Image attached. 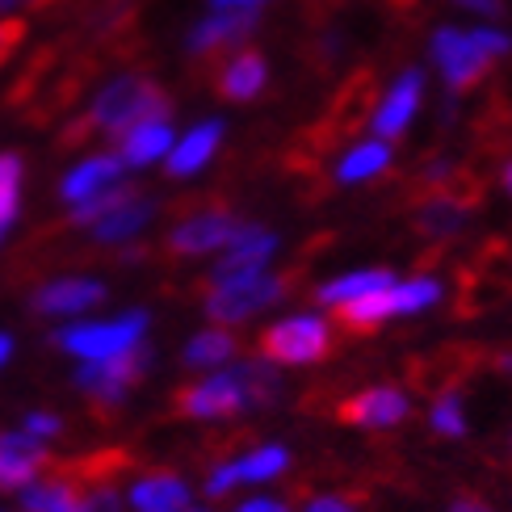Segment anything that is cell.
<instances>
[{
    "label": "cell",
    "mask_w": 512,
    "mask_h": 512,
    "mask_svg": "<svg viewBox=\"0 0 512 512\" xmlns=\"http://www.w3.org/2000/svg\"><path fill=\"white\" fill-rule=\"evenodd\" d=\"M433 429H437L441 437H462V433H466V416H462V399H458V391L433 399Z\"/></svg>",
    "instance_id": "obj_31"
},
{
    "label": "cell",
    "mask_w": 512,
    "mask_h": 512,
    "mask_svg": "<svg viewBox=\"0 0 512 512\" xmlns=\"http://www.w3.org/2000/svg\"><path fill=\"white\" fill-rule=\"evenodd\" d=\"M59 433H63V420H59V416H51V412H30V416H26V437L51 441V437H59Z\"/></svg>",
    "instance_id": "obj_33"
},
{
    "label": "cell",
    "mask_w": 512,
    "mask_h": 512,
    "mask_svg": "<svg viewBox=\"0 0 512 512\" xmlns=\"http://www.w3.org/2000/svg\"><path fill=\"white\" fill-rule=\"evenodd\" d=\"M277 399V374L261 361L231 370V374H210L202 382H189L173 395L177 416L194 420H215V416H236L244 408H265Z\"/></svg>",
    "instance_id": "obj_3"
},
{
    "label": "cell",
    "mask_w": 512,
    "mask_h": 512,
    "mask_svg": "<svg viewBox=\"0 0 512 512\" xmlns=\"http://www.w3.org/2000/svg\"><path fill=\"white\" fill-rule=\"evenodd\" d=\"M219 9H252V5H261V0H215Z\"/></svg>",
    "instance_id": "obj_40"
},
{
    "label": "cell",
    "mask_w": 512,
    "mask_h": 512,
    "mask_svg": "<svg viewBox=\"0 0 512 512\" xmlns=\"http://www.w3.org/2000/svg\"><path fill=\"white\" fill-rule=\"evenodd\" d=\"M240 231H244V223L231 215V210H223V206L198 210V215H189L185 223L168 231V256H202V252L227 248Z\"/></svg>",
    "instance_id": "obj_10"
},
{
    "label": "cell",
    "mask_w": 512,
    "mask_h": 512,
    "mask_svg": "<svg viewBox=\"0 0 512 512\" xmlns=\"http://www.w3.org/2000/svg\"><path fill=\"white\" fill-rule=\"evenodd\" d=\"M122 160L118 156H93V160H84L76 164L68 177H63L59 185V198L68 202V206H80V202H89L97 194H105V189H114L122 181Z\"/></svg>",
    "instance_id": "obj_20"
},
{
    "label": "cell",
    "mask_w": 512,
    "mask_h": 512,
    "mask_svg": "<svg viewBox=\"0 0 512 512\" xmlns=\"http://www.w3.org/2000/svg\"><path fill=\"white\" fill-rule=\"evenodd\" d=\"M307 512H357L349 496H319L307 504Z\"/></svg>",
    "instance_id": "obj_35"
},
{
    "label": "cell",
    "mask_w": 512,
    "mask_h": 512,
    "mask_svg": "<svg viewBox=\"0 0 512 512\" xmlns=\"http://www.w3.org/2000/svg\"><path fill=\"white\" fill-rule=\"evenodd\" d=\"M273 248H277V240L269 236V231H261V227H248L244 223V231L236 240L227 244V256L215 265V273H210V282H227V277H248V273H261L265 269V261L273 256Z\"/></svg>",
    "instance_id": "obj_17"
},
{
    "label": "cell",
    "mask_w": 512,
    "mask_h": 512,
    "mask_svg": "<svg viewBox=\"0 0 512 512\" xmlns=\"http://www.w3.org/2000/svg\"><path fill=\"white\" fill-rule=\"evenodd\" d=\"M0 512H9V508H0Z\"/></svg>",
    "instance_id": "obj_44"
},
{
    "label": "cell",
    "mask_w": 512,
    "mask_h": 512,
    "mask_svg": "<svg viewBox=\"0 0 512 512\" xmlns=\"http://www.w3.org/2000/svg\"><path fill=\"white\" fill-rule=\"evenodd\" d=\"M286 466H290V454L282 445H256L252 454L231 462V471H236V483H265L273 475H282Z\"/></svg>",
    "instance_id": "obj_26"
},
{
    "label": "cell",
    "mask_w": 512,
    "mask_h": 512,
    "mask_svg": "<svg viewBox=\"0 0 512 512\" xmlns=\"http://www.w3.org/2000/svg\"><path fill=\"white\" fill-rule=\"evenodd\" d=\"M131 198H139V189L135 185H126V181H118L114 189H105V194H97V198H89V202H80V206H72V223L76 227H93V223H101L110 210H118L122 202H131Z\"/></svg>",
    "instance_id": "obj_29"
},
{
    "label": "cell",
    "mask_w": 512,
    "mask_h": 512,
    "mask_svg": "<svg viewBox=\"0 0 512 512\" xmlns=\"http://www.w3.org/2000/svg\"><path fill=\"white\" fill-rule=\"evenodd\" d=\"M437 298H441V286L433 277H412V282H391L374 294L353 298V303L332 307V319L340 324V332H349V336H374L387 319L424 311V307H433Z\"/></svg>",
    "instance_id": "obj_4"
},
{
    "label": "cell",
    "mask_w": 512,
    "mask_h": 512,
    "mask_svg": "<svg viewBox=\"0 0 512 512\" xmlns=\"http://www.w3.org/2000/svg\"><path fill=\"white\" fill-rule=\"evenodd\" d=\"M391 164V147L387 143H361V147H353V152L340 160V181H370V177H378L382 168Z\"/></svg>",
    "instance_id": "obj_28"
},
{
    "label": "cell",
    "mask_w": 512,
    "mask_h": 512,
    "mask_svg": "<svg viewBox=\"0 0 512 512\" xmlns=\"http://www.w3.org/2000/svg\"><path fill=\"white\" fill-rule=\"evenodd\" d=\"M336 416L357 429H395V424L408 416V395L399 387H370L357 391L336 408Z\"/></svg>",
    "instance_id": "obj_12"
},
{
    "label": "cell",
    "mask_w": 512,
    "mask_h": 512,
    "mask_svg": "<svg viewBox=\"0 0 512 512\" xmlns=\"http://www.w3.org/2000/svg\"><path fill=\"white\" fill-rule=\"evenodd\" d=\"M374 105H378V80H374V72L361 68V72H353L345 84H340V93L332 97L328 114L319 118L307 135H298V147H294L290 164L298 168V173L315 177L336 147L345 143L353 131L366 126V118L374 114Z\"/></svg>",
    "instance_id": "obj_2"
},
{
    "label": "cell",
    "mask_w": 512,
    "mask_h": 512,
    "mask_svg": "<svg viewBox=\"0 0 512 512\" xmlns=\"http://www.w3.org/2000/svg\"><path fill=\"white\" fill-rule=\"evenodd\" d=\"M9 353H13V336H9V332H0V366L9 361Z\"/></svg>",
    "instance_id": "obj_41"
},
{
    "label": "cell",
    "mask_w": 512,
    "mask_h": 512,
    "mask_svg": "<svg viewBox=\"0 0 512 512\" xmlns=\"http://www.w3.org/2000/svg\"><path fill=\"white\" fill-rule=\"evenodd\" d=\"M21 156L5 152L0 156V231H9V223L17 219V206H21Z\"/></svg>",
    "instance_id": "obj_30"
},
{
    "label": "cell",
    "mask_w": 512,
    "mask_h": 512,
    "mask_svg": "<svg viewBox=\"0 0 512 512\" xmlns=\"http://www.w3.org/2000/svg\"><path fill=\"white\" fill-rule=\"evenodd\" d=\"M105 298V286L93 277H63V282H47L42 290H34V311L42 315H80L97 307Z\"/></svg>",
    "instance_id": "obj_19"
},
{
    "label": "cell",
    "mask_w": 512,
    "mask_h": 512,
    "mask_svg": "<svg viewBox=\"0 0 512 512\" xmlns=\"http://www.w3.org/2000/svg\"><path fill=\"white\" fill-rule=\"evenodd\" d=\"M131 504H135V512H185L189 487L168 471H152L131 487Z\"/></svg>",
    "instance_id": "obj_21"
},
{
    "label": "cell",
    "mask_w": 512,
    "mask_h": 512,
    "mask_svg": "<svg viewBox=\"0 0 512 512\" xmlns=\"http://www.w3.org/2000/svg\"><path fill=\"white\" fill-rule=\"evenodd\" d=\"M391 282H395V277H391L387 269H361V273H345V277H336V282L319 286L315 298H319L324 307H340V303H353V298L374 294V290L391 286Z\"/></svg>",
    "instance_id": "obj_25"
},
{
    "label": "cell",
    "mask_w": 512,
    "mask_h": 512,
    "mask_svg": "<svg viewBox=\"0 0 512 512\" xmlns=\"http://www.w3.org/2000/svg\"><path fill=\"white\" fill-rule=\"evenodd\" d=\"M332 349V328L319 315H290L261 336V357L277 366H315V361L332 357Z\"/></svg>",
    "instance_id": "obj_6"
},
{
    "label": "cell",
    "mask_w": 512,
    "mask_h": 512,
    "mask_svg": "<svg viewBox=\"0 0 512 512\" xmlns=\"http://www.w3.org/2000/svg\"><path fill=\"white\" fill-rule=\"evenodd\" d=\"M231 353H236V336H231L227 328H210V332H198L194 340H189L185 366L210 370V366H219V361H227Z\"/></svg>",
    "instance_id": "obj_27"
},
{
    "label": "cell",
    "mask_w": 512,
    "mask_h": 512,
    "mask_svg": "<svg viewBox=\"0 0 512 512\" xmlns=\"http://www.w3.org/2000/svg\"><path fill=\"white\" fill-rule=\"evenodd\" d=\"M189 512H202V508H189Z\"/></svg>",
    "instance_id": "obj_43"
},
{
    "label": "cell",
    "mask_w": 512,
    "mask_h": 512,
    "mask_svg": "<svg viewBox=\"0 0 512 512\" xmlns=\"http://www.w3.org/2000/svg\"><path fill=\"white\" fill-rule=\"evenodd\" d=\"M236 512H290V508L277 504V500H248V504H240Z\"/></svg>",
    "instance_id": "obj_38"
},
{
    "label": "cell",
    "mask_w": 512,
    "mask_h": 512,
    "mask_svg": "<svg viewBox=\"0 0 512 512\" xmlns=\"http://www.w3.org/2000/svg\"><path fill=\"white\" fill-rule=\"evenodd\" d=\"M173 131H168V122H143L135 126V131H126L118 139V160L122 164H131V168H143V164H152L160 156L173 152Z\"/></svg>",
    "instance_id": "obj_23"
},
{
    "label": "cell",
    "mask_w": 512,
    "mask_h": 512,
    "mask_svg": "<svg viewBox=\"0 0 512 512\" xmlns=\"http://www.w3.org/2000/svg\"><path fill=\"white\" fill-rule=\"evenodd\" d=\"M265 80H269V68H265V55L261 51H236L231 59L219 63V72H215V89L219 97L227 101H252L256 93L265 89Z\"/></svg>",
    "instance_id": "obj_16"
},
{
    "label": "cell",
    "mask_w": 512,
    "mask_h": 512,
    "mask_svg": "<svg viewBox=\"0 0 512 512\" xmlns=\"http://www.w3.org/2000/svg\"><path fill=\"white\" fill-rule=\"evenodd\" d=\"M76 475V471H72ZM80 512H118V492L114 483H84Z\"/></svg>",
    "instance_id": "obj_32"
},
{
    "label": "cell",
    "mask_w": 512,
    "mask_h": 512,
    "mask_svg": "<svg viewBox=\"0 0 512 512\" xmlns=\"http://www.w3.org/2000/svg\"><path fill=\"white\" fill-rule=\"evenodd\" d=\"M51 466L47 445L26 433H0V492H21Z\"/></svg>",
    "instance_id": "obj_13"
},
{
    "label": "cell",
    "mask_w": 512,
    "mask_h": 512,
    "mask_svg": "<svg viewBox=\"0 0 512 512\" xmlns=\"http://www.w3.org/2000/svg\"><path fill=\"white\" fill-rule=\"evenodd\" d=\"M223 139V122H202L194 126L185 139L173 143V152H168V173L173 177H189L198 173V168H206V160L215 156V147Z\"/></svg>",
    "instance_id": "obj_22"
},
{
    "label": "cell",
    "mask_w": 512,
    "mask_h": 512,
    "mask_svg": "<svg viewBox=\"0 0 512 512\" xmlns=\"http://www.w3.org/2000/svg\"><path fill=\"white\" fill-rule=\"evenodd\" d=\"M508 47L512 42L500 30H441L433 38V59L454 93H471Z\"/></svg>",
    "instance_id": "obj_5"
},
{
    "label": "cell",
    "mask_w": 512,
    "mask_h": 512,
    "mask_svg": "<svg viewBox=\"0 0 512 512\" xmlns=\"http://www.w3.org/2000/svg\"><path fill=\"white\" fill-rule=\"evenodd\" d=\"M84 483L72 475V466H55V475H38L30 487H21L26 512H80Z\"/></svg>",
    "instance_id": "obj_15"
},
{
    "label": "cell",
    "mask_w": 512,
    "mask_h": 512,
    "mask_svg": "<svg viewBox=\"0 0 512 512\" xmlns=\"http://www.w3.org/2000/svg\"><path fill=\"white\" fill-rule=\"evenodd\" d=\"M450 512H492V508H487V500H479V496H471V492H462V496L450 504Z\"/></svg>",
    "instance_id": "obj_36"
},
{
    "label": "cell",
    "mask_w": 512,
    "mask_h": 512,
    "mask_svg": "<svg viewBox=\"0 0 512 512\" xmlns=\"http://www.w3.org/2000/svg\"><path fill=\"white\" fill-rule=\"evenodd\" d=\"M168 110H173V101H168V93L152 76H118L110 89L97 93L89 114L63 135V147H76L97 131L122 139L126 131H135L143 122H168Z\"/></svg>",
    "instance_id": "obj_1"
},
{
    "label": "cell",
    "mask_w": 512,
    "mask_h": 512,
    "mask_svg": "<svg viewBox=\"0 0 512 512\" xmlns=\"http://www.w3.org/2000/svg\"><path fill=\"white\" fill-rule=\"evenodd\" d=\"M21 38H26V21L21 17H0V63L21 47Z\"/></svg>",
    "instance_id": "obj_34"
},
{
    "label": "cell",
    "mask_w": 512,
    "mask_h": 512,
    "mask_svg": "<svg viewBox=\"0 0 512 512\" xmlns=\"http://www.w3.org/2000/svg\"><path fill=\"white\" fill-rule=\"evenodd\" d=\"M147 219H152V202L139 194L131 202H122L118 210H110L101 223H93V236H97V244H126L147 227Z\"/></svg>",
    "instance_id": "obj_24"
},
{
    "label": "cell",
    "mask_w": 512,
    "mask_h": 512,
    "mask_svg": "<svg viewBox=\"0 0 512 512\" xmlns=\"http://www.w3.org/2000/svg\"><path fill=\"white\" fill-rule=\"evenodd\" d=\"M454 5L475 9V13H483V17H500V13H504V9H500V0H454Z\"/></svg>",
    "instance_id": "obj_37"
},
{
    "label": "cell",
    "mask_w": 512,
    "mask_h": 512,
    "mask_svg": "<svg viewBox=\"0 0 512 512\" xmlns=\"http://www.w3.org/2000/svg\"><path fill=\"white\" fill-rule=\"evenodd\" d=\"M55 5V0H0V13H17V9H42Z\"/></svg>",
    "instance_id": "obj_39"
},
{
    "label": "cell",
    "mask_w": 512,
    "mask_h": 512,
    "mask_svg": "<svg viewBox=\"0 0 512 512\" xmlns=\"http://www.w3.org/2000/svg\"><path fill=\"white\" fill-rule=\"evenodd\" d=\"M294 277H269V273H248V277H227V282H206V315L215 324H240L256 315L261 307L277 303L290 290Z\"/></svg>",
    "instance_id": "obj_7"
},
{
    "label": "cell",
    "mask_w": 512,
    "mask_h": 512,
    "mask_svg": "<svg viewBox=\"0 0 512 512\" xmlns=\"http://www.w3.org/2000/svg\"><path fill=\"white\" fill-rule=\"evenodd\" d=\"M147 361H152V349H147V345H135V349L110 357V361H89V366L76 374V387L93 399V408L110 412V408H118V403L126 399V391L143 382Z\"/></svg>",
    "instance_id": "obj_9"
},
{
    "label": "cell",
    "mask_w": 512,
    "mask_h": 512,
    "mask_svg": "<svg viewBox=\"0 0 512 512\" xmlns=\"http://www.w3.org/2000/svg\"><path fill=\"white\" fill-rule=\"evenodd\" d=\"M256 30V9H219L215 17H206L202 26L189 34V55L198 59H215L227 47H236Z\"/></svg>",
    "instance_id": "obj_14"
},
{
    "label": "cell",
    "mask_w": 512,
    "mask_h": 512,
    "mask_svg": "<svg viewBox=\"0 0 512 512\" xmlns=\"http://www.w3.org/2000/svg\"><path fill=\"white\" fill-rule=\"evenodd\" d=\"M475 366H479V353L475 349H458V345L454 349H437L429 357H416L412 361L408 382H412L416 391L441 399V395H454L462 382L475 374Z\"/></svg>",
    "instance_id": "obj_11"
},
{
    "label": "cell",
    "mask_w": 512,
    "mask_h": 512,
    "mask_svg": "<svg viewBox=\"0 0 512 512\" xmlns=\"http://www.w3.org/2000/svg\"><path fill=\"white\" fill-rule=\"evenodd\" d=\"M143 332H147V311H131L122 319H110V324L63 328V332H55V345L84 357V361H110V357H118L126 349L143 345Z\"/></svg>",
    "instance_id": "obj_8"
},
{
    "label": "cell",
    "mask_w": 512,
    "mask_h": 512,
    "mask_svg": "<svg viewBox=\"0 0 512 512\" xmlns=\"http://www.w3.org/2000/svg\"><path fill=\"white\" fill-rule=\"evenodd\" d=\"M420 93H424V76L416 68H408L399 80H395V89L378 101V110H374V126H378V139H399L403 135V126L412 122L416 114V105H420Z\"/></svg>",
    "instance_id": "obj_18"
},
{
    "label": "cell",
    "mask_w": 512,
    "mask_h": 512,
    "mask_svg": "<svg viewBox=\"0 0 512 512\" xmlns=\"http://www.w3.org/2000/svg\"><path fill=\"white\" fill-rule=\"evenodd\" d=\"M504 185H508V189H512V164H508V173H504Z\"/></svg>",
    "instance_id": "obj_42"
}]
</instances>
